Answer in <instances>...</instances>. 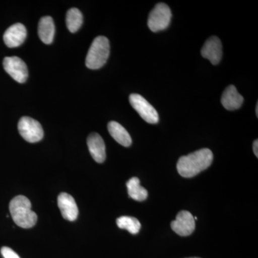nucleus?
I'll use <instances>...</instances> for the list:
<instances>
[{"instance_id":"obj_21","label":"nucleus","mask_w":258,"mask_h":258,"mask_svg":"<svg viewBox=\"0 0 258 258\" xmlns=\"http://www.w3.org/2000/svg\"><path fill=\"white\" fill-rule=\"evenodd\" d=\"M256 115L258 116V103H257V105H256Z\"/></svg>"},{"instance_id":"obj_6","label":"nucleus","mask_w":258,"mask_h":258,"mask_svg":"<svg viewBox=\"0 0 258 258\" xmlns=\"http://www.w3.org/2000/svg\"><path fill=\"white\" fill-rule=\"evenodd\" d=\"M129 102L146 122L151 124H156L159 122V117L157 110L143 96L133 93L129 96Z\"/></svg>"},{"instance_id":"obj_1","label":"nucleus","mask_w":258,"mask_h":258,"mask_svg":"<svg viewBox=\"0 0 258 258\" xmlns=\"http://www.w3.org/2000/svg\"><path fill=\"white\" fill-rule=\"evenodd\" d=\"M213 161V154L209 149H202L179 158L176 164L178 172L184 178H191L208 169Z\"/></svg>"},{"instance_id":"obj_16","label":"nucleus","mask_w":258,"mask_h":258,"mask_svg":"<svg viewBox=\"0 0 258 258\" xmlns=\"http://www.w3.org/2000/svg\"><path fill=\"white\" fill-rule=\"evenodd\" d=\"M129 197L136 201L142 202L147 200L148 191L145 188L141 186L140 180L137 177L129 179L126 183Z\"/></svg>"},{"instance_id":"obj_13","label":"nucleus","mask_w":258,"mask_h":258,"mask_svg":"<svg viewBox=\"0 0 258 258\" xmlns=\"http://www.w3.org/2000/svg\"><path fill=\"white\" fill-rule=\"evenodd\" d=\"M243 97L237 92V88L233 85L226 88L221 98V103L224 108L229 111L239 109L243 103Z\"/></svg>"},{"instance_id":"obj_15","label":"nucleus","mask_w":258,"mask_h":258,"mask_svg":"<svg viewBox=\"0 0 258 258\" xmlns=\"http://www.w3.org/2000/svg\"><path fill=\"white\" fill-rule=\"evenodd\" d=\"M108 130L112 137L125 147H128L132 145V139L130 134L125 130L124 127L122 126L118 122L111 121L108 123Z\"/></svg>"},{"instance_id":"obj_17","label":"nucleus","mask_w":258,"mask_h":258,"mask_svg":"<svg viewBox=\"0 0 258 258\" xmlns=\"http://www.w3.org/2000/svg\"><path fill=\"white\" fill-rule=\"evenodd\" d=\"M83 24V15L77 8H71L66 14V25L69 31L76 32Z\"/></svg>"},{"instance_id":"obj_3","label":"nucleus","mask_w":258,"mask_h":258,"mask_svg":"<svg viewBox=\"0 0 258 258\" xmlns=\"http://www.w3.org/2000/svg\"><path fill=\"white\" fill-rule=\"evenodd\" d=\"M109 54L110 43L108 38L104 36L96 37L86 56V67L92 70L101 69L106 63Z\"/></svg>"},{"instance_id":"obj_7","label":"nucleus","mask_w":258,"mask_h":258,"mask_svg":"<svg viewBox=\"0 0 258 258\" xmlns=\"http://www.w3.org/2000/svg\"><path fill=\"white\" fill-rule=\"evenodd\" d=\"M3 66L5 71L17 82L23 83L28 79V67L20 57L16 56L5 57L3 60Z\"/></svg>"},{"instance_id":"obj_10","label":"nucleus","mask_w":258,"mask_h":258,"mask_svg":"<svg viewBox=\"0 0 258 258\" xmlns=\"http://www.w3.org/2000/svg\"><path fill=\"white\" fill-rule=\"evenodd\" d=\"M202 56L208 59L212 64H218L222 59V45L220 39L216 36L210 37L204 44L201 50Z\"/></svg>"},{"instance_id":"obj_19","label":"nucleus","mask_w":258,"mask_h":258,"mask_svg":"<svg viewBox=\"0 0 258 258\" xmlns=\"http://www.w3.org/2000/svg\"><path fill=\"white\" fill-rule=\"evenodd\" d=\"M1 252L4 258H20L14 250L8 247H3Z\"/></svg>"},{"instance_id":"obj_22","label":"nucleus","mask_w":258,"mask_h":258,"mask_svg":"<svg viewBox=\"0 0 258 258\" xmlns=\"http://www.w3.org/2000/svg\"><path fill=\"white\" fill-rule=\"evenodd\" d=\"M188 258H200V257H188Z\"/></svg>"},{"instance_id":"obj_20","label":"nucleus","mask_w":258,"mask_h":258,"mask_svg":"<svg viewBox=\"0 0 258 258\" xmlns=\"http://www.w3.org/2000/svg\"><path fill=\"white\" fill-rule=\"evenodd\" d=\"M252 149H253V152L254 154V155L256 156V157H258V142L257 139V140L254 141L253 143V147H252Z\"/></svg>"},{"instance_id":"obj_14","label":"nucleus","mask_w":258,"mask_h":258,"mask_svg":"<svg viewBox=\"0 0 258 258\" xmlns=\"http://www.w3.org/2000/svg\"><path fill=\"white\" fill-rule=\"evenodd\" d=\"M55 25L53 20L50 16L43 17L38 24V35L43 43H52L55 36Z\"/></svg>"},{"instance_id":"obj_5","label":"nucleus","mask_w":258,"mask_h":258,"mask_svg":"<svg viewBox=\"0 0 258 258\" xmlns=\"http://www.w3.org/2000/svg\"><path fill=\"white\" fill-rule=\"evenodd\" d=\"M18 127L19 133L29 143H36L43 138L44 132L41 124L30 117H22L19 120Z\"/></svg>"},{"instance_id":"obj_8","label":"nucleus","mask_w":258,"mask_h":258,"mask_svg":"<svg viewBox=\"0 0 258 258\" xmlns=\"http://www.w3.org/2000/svg\"><path fill=\"white\" fill-rule=\"evenodd\" d=\"M171 227L177 235L186 237L191 235L195 231V220L189 212L183 210L179 212L176 220L171 222Z\"/></svg>"},{"instance_id":"obj_2","label":"nucleus","mask_w":258,"mask_h":258,"mask_svg":"<svg viewBox=\"0 0 258 258\" xmlns=\"http://www.w3.org/2000/svg\"><path fill=\"white\" fill-rule=\"evenodd\" d=\"M32 205L26 197H15L10 203V212L12 218L17 225L22 228L28 229L36 224V213L32 210Z\"/></svg>"},{"instance_id":"obj_12","label":"nucleus","mask_w":258,"mask_h":258,"mask_svg":"<svg viewBox=\"0 0 258 258\" xmlns=\"http://www.w3.org/2000/svg\"><path fill=\"white\" fill-rule=\"evenodd\" d=\"M87 144L91 157L97 163L106 160V145L103 138L98 134L92 133L88 137Z\"/></svg>"},{"instance_id":"obj_9","label":"nucleus","mask_w":258,"mask_h":258,"mask_svg":"<svg viewBox=\"0 0 258 258\" xmlns=\"http://www.w3.org/2000/svg\"><path fill=\"white\" fill-rule=\"evenodd\" d=\"M57 205L64 220L73 222L77 219L79 208L71 195L66 192L61 193L57 198Z\"/></svg>"},{"instance_id":"obj_4","label":"nucleus","mask_w":258,"mask_h":258,"mask_svg":"<svg viewBox=\"0 0 258 258\" xmlns=\"http://www.w3.org/2000/svg\"><path fill=\"white\" fill-rule=\"evenodd\" d=\"M171 19L170 8L164 3H159L149 13L148 27L152 32H157L169 27Z\"/></svg>"},{"instance_id":"obj_11","label":"nucleus","mask_w":258,"mask_h":258,"mask_svg":"<svg viewBox=\"0 0 258 258\" xmlns=\"http://www.w3.org/2000/svg\"><path fill=\"white\" fill-rule=\"evenodd\" d=\"M27 37L26 28L21 23H16L10 26L4 34L5 45L10 48L21 45Z\"/></svg>"},{"instance_id":"obj_18","label":"nucleus","mask_w":258,"mask_h":258,"mask_svg":"<svg viewBox=\"0 0 258 258\" xmlns=\"http://www.w3.org/2000/svg\"><path fill=\"white\" fill-rule=\"evenodd\" d=\"M116 224L120 229L128 230L130 233L136 235L141 230L140 222L133 217L122 216L117 219Z\"/></svg>"}]
</instances>
